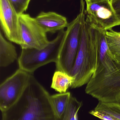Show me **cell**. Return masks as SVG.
<instances>
[{"label":"cell","instance_id":"6da1fadb","mask_svg":"<svg viewBox=\"0 0 120 120\" xmlns=\"http://www.w3.org/2000/svg\"><path fill=\"white\" fill-rule=\"evenodd\" d=\"M50 96L31 74L19 98L1 112L2 120H55Z\"/></svg>","mask_w":120,"mask_h":120},{"label":"cell","instance_id":"7a4b0ae2","mask_svg":"<svg viewBox=\"0 0 120 120\" xmlns=\"http://www.w3.org/2000/svg\"><path fill=\"white\" fill-rule=\"evenodd\" d=\"M97 65L96 33L93 23L86 18L83 22L79 48L69 75L74 78L72 89L87 84L93 75Z\"/></svg>","mask_w":120,"mask_h":120},{"label":"cell","instance_id":"3957f363","mask_svg":"<svg viewBox=\"0 0 120 120\" xmlns=\"http://www.w3.org/2000/svg\"><path fill=\"white\" fill-rule=\"evenodd\" d=\"M85 5L84 0H80L79 13L67 27L56 63V70L69 74L72 69L81 43L83 22L86 19Z\"/></svg>","mask_w":120,"mask_h":120},{"label":"cell","instance_id":"277c9868","mask_svg":"<svg viewBox=\"0 0 120 120\" xmlns=\"http://www.w3.org/2000/svg\"><path fill=\"white\" fill-rule=\"evenodd\" d=\"M65 34L64 30L60 31L56 37L42 49H22L18 59L19 68L33 74L40 67L52 62L56 63Z\"/></svg>","mask_w":120,"mask_h":120},{"label":"cell","instance_id":"5b68a950","mask_svg":"<svg viewBox=\"0 0 120 120\" xmlns=\"http://www.w3.org/2000/svg\"><path fill=\"white\" fill-rule=\"evenodd\" d=\"M85 92L99 102L120 104V70L106 76L93 75Z\"/></svg>","mask_w":120,"mask_h":120},{"label":"cell","instance_id":"8992f818","mask_svg":"<svg viewBox=\"0 0 120 120\" xmlns=\"http://www.w3.org/2000/svg\"><path fill=\"white\" fill-rule=\"evenodd\" d=\"M31 74L21 69L17 70L0 85V109L7 110L19 98L27 86Z\"/></svg>","mask_w":120,"mask_h":120},{"label":"cell","instance_id":"52a82bcc","mask_svg":"<svg viewBox=\"0 0 120 120\" xmlns=\"http://www.w3.org/2000/svg\"><path fill=\"white\" fill-rule=\"evenodd\" d=\"M19 25L22 49H41L48 44L50 41L47 39L46 33L38 24L35 18L23 13L19 15Z\"/></svg>","mask_w":120,"mask_h":120},{"label":"cell","instance_id":"ba28073f","mask_svg":"<svg viewBox=\"0 0 120 120\" xmlns=\"http://www.w3.org/2000/svg\"><path fill=\"white\" fill-rule=\"evenodd\" d=\"M93 24L96 33L97 65L93 75L106 76L120 70V64L114 60L108 46L106 39L107 31Z\"/></svg>","mask_w":120,"mask_h":120},{"label":"cell","instance_id":"9c48e42d","mask_svg":"<svg viewBox=\"0 0 120 120\" xmlns=\"http://www.w3.org/2000/svg\"><path fill=\"white\" fill-rule=\"evenodd\" d=\"M110 0L86 3L85 10L86 17L91 22L99 28L107 31L120 25V21L116 16Z\"/></svg>","mask_w":120,"mask_h":120},{"label":"cell","instance_id":"30bf717a","mask_svg":"<svg viewBox=\"0 0 120 120\" xmlns=\"http://www.w3.org/2000/svg\"><path fill=\"white\" fill-rule=\"evenodd\" d=\"M0 20L5 36L10 41L20 45L19 15L8 0H0Z\"/></svg>","mask_w":120,"mask_h":120},{"label":"cell","instance_id":"8fae6325","mask_svg":"<svg viewBox=\"0 0 120 120\" xmlns=\"http://www.w3.org/2000/svg\"><path fill=\"white\" fill-rule=\"evenodd\" d=\"M35 19L46 33L60 31L67 27L69 24L65 17L53 12H41Z\"/></svg>","mask_w":120,"mask_h":120},{"label":"cell","instance_id":"7c38bea8","mask_svg":"<svg viewBox=\"0 0 120 120\" xmlns=\"http://www.w3.org/2000/svg\"><path fill=\"white\" fill-rule=\"evenodd\" d=\"M17 58V54L15 46L0 34V66L5 68L10 65Z\"/></svg>","mask_w":120,"mask_h":120},{"label":"cell","instance_id":"4fadbf2b","mask_svg":"<svg viewBox=\"0 0 120 120\" xmlns=\"http://www.w3.org/2000/svg\"><path fill=\"white\" fill-rule=\"evenodd\" d=\"M74 78L67 73L56 70L52 78L51 87L59 93H66L71 87Z\"/></svg>","mask_w":120,"mask_h":120},{"label":"cell","instance_id":"5bb4252c","mask_svg":"<svg viewBox=\"0 0 120 120\" xmlns=\"http://www.w3.org/2000/svg\"><path fill=\"white\" fill-rule=\"evenodd\" d=\"M72 96L69 92L51 95V102L56 117L63 114Z\"/></svg>","mask_w":120,"mask_h":120},{"label":"cell","instance_id":"9a60e30c","mask_svg":"<svg viewBox=\"0 0 120 120\" xmlns=\"http://www.w3.org/2000/svg\"><path fill=\"white\" fill-rule=\"evenodd\" d=\"M106 39L113 57L120 64V32L112 29L107 31Z\"/></svg>","mask_w":120,"mask_h":120},{"label":"cell","instance_id":"2e32d148","mask_svg":"<svg viewBox=\"0 0 120 120\" xmlns=\"http://www.w3.org/2000/svg\"><path fill=\"white\" fill-rule=\"evenodd\" d=\"M82 103L72 96L68 105L63 114L60 117H56L55 120H78V112Z\"/></svg>","mask_w":120,"mask_h":120},{"label":"cell","instance_id":"e0dca14e","mask_svg":"<svg viewBox=\"0 0 120 120\" xmlns=\"http://www.w3.org/2000/svg\"><path fill=\"white\" fill-rule=\"evenodd\" d=\"M94 110L107 113L117 120H120V104L99 102Z\"/></svg>","mask_w":120,"mask_h":120},{"label":"cell","instance_id":"ac0fdd59","mask_svg":"<svg viewBox=\"0 0 120 120\" xmlns=\"http://www.w3.org/2000/svg\"><path fill=\"white\" fill-rule=\"evenodd\" d=\"M19 15L24 13L28 8L31 0H8Z\"/></svg>","mask_w":120,"mask_h":120},{"label":"cell","instance_id":"d6986e66","mask_svg":"<svg viewBox=\"0 0 120 120\" xmlns=\"http://www.w3.org/2000/svg\"><path fill=\"white\" fill-rule=\"evenodd\" d=\"M89 114L101 120H117L107 113L92 110L89 112Z\"/></svg>","mask_w":120,"mask_h":120},{"label":"cell","instance_id":"ffe728a7","mask_svg":"<svg viewBox=\"0 0 120 120\" xmlns=\"http://www.w3.org/2000/svg\"><path fill=\"white\" fill-rule=\"evenodd\" d=\"M111 4L120 21V0H110Z\"/></svg>","mask_w":120,"mask_h":120},{"label":"cell","instance_id":"44dd1931","mask_svg":"<svg viewBox=\"0 0 120 120\" xmlns=\"http://www.w3.org/2000/svg\"><path fill=\"white\" fill-rule=\"evenodd\" d=\"M86 3H97L104 0H85Z\"/></svg>","mask_w":120,"mask_h":120},{"label":"cell","instance_id":"7402d4cb","mask_svg":"<svg viewBox=\"0 0 120 120\" xmlns=\"http://www.w3.org/2000/svg\"></svg>","mask_w":120,"mask_h":120}]
</instances>
